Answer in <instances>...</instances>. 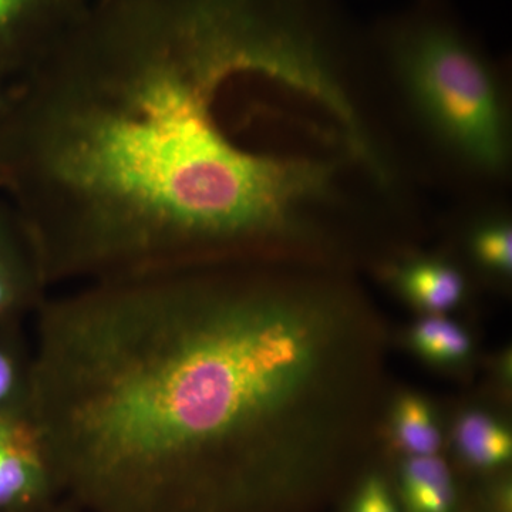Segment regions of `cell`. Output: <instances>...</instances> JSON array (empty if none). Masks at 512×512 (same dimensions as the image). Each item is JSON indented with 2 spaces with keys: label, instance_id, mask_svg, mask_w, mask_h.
I'll return each instance as SVG.
<instances>
[{
  "label": "cell",
  "instance_id": "8",
  "mask_svg": "<svg viewBox=\"0 0 512 512\" xmlns=\"http://www.w3.org/2000/svg\"><path fill=\"white\" fill-rule=\"evenodd\" d=\"M404 512H454L457 493L446 461L433 456H409L399 473Z\"/></svg>",
  "mask_w": 512,
  "mask_h": 512
},
{
  "label": "cell",
  "instance_id": "6",
  "mask_svg": "<svg viewBox=\"0 0 512 512\" xmlns=\"http://www.w3.org/2000/svg\"><path fill=\"white\" fill-rule=\"evenodd\" d=\"M49 288L25 222L0 198V325L35 315Z\"/></svg>",
  "mask_w": 512,
  "mask_h": 512
},
{
  "label": "cell",
  "instance_id": "2",
  "mask_svg": "<svg viewBox=\"0 0 512 512\" xmlns=\"http://www.w3.org/2000/svg\"><path fill=\"white\" fill-rule=\"evenodd\" d=\"M274 262L80 285L35 315L30 416L87 512H272L348 433L359 309Z\"/></svg>",
  "mask_w": 512,
  "mask_h": 512
},
{
  "label": "cell",
  "instance_id": "4",
  "mask_svg": "<svg viewBox=\"0 0 512 512\" xmlns=\"http://www.w3.org/2000/svg\"><path fill=\"white\" fill-rule=\"evenodd\" d=\"M90 0H0V82L15 84L82 16Z\"/></svg>",
  "mask_w": 512,
  "mask_h": 512
},
{
  "label": "cell",
  "instance_id": "10",
  "mask_svg": "<svg viewBox=\"0 0 512 512\" xmlns=\"http://www.w3.org/2000/svg\"><path fill=\"white\" fill-rule=\"evenodd\" d=\"M454 440L458 453L471 467L494 470L511 460V433L488 413H464L457 421Z\"/></svg>",
  "mask_w": 512,
  "mask_h": 512
},
{
  "label": "cell",
  "instance_id": "13",
  "mask_svg": "<svg viewBox=\"0 0 512 512\" xmlns=\"http://www.w3.org/2000/svg\"><path fill=\"white\" fill-rule=\"evenodd\" d=\"M474 261L493 274L507 276L512 268V229L505 218L480 221L470 234Z\"/></svg>",
  "mask_w": 512,
  "mask_h": 512
},
{
  "label": "cell",
  "instance_id": "3",
  "mask_svg": "<svg viewBox=\"0 0 512 512\" xmlns=\"http://www.w3.org/2000/svg\"><path fill=\"white\" fill-rule=\"evenodd\" d=\"M377 43L429 140L471 173L503 175L511 160L507 101L473 36L426 0L380 26Z\"/></svg>",
  "mask_w": 512,
  "mask_h": 512
},
{
  "label": "cell",
  "instance_id": "12",
  "mask_svg": "<svg viewBox=\"0 0 512 512\" xmlns=\"http://www.w3.org/2000/svg\"><path fill=\"white\" fill-rule=\"evenodd\" d=\"M410 342L424 359L439 365L463 362L471 350V339L466 330L441 316L420 320L410 332Z\"/></svg>",
  "mask_w": 512,
  "mask_h": 512
},
{
  "label": "cell",
  "instance_id": "14",
  "mask_svg": "<svg viewBox=\"0 0 512 512\" xmlns=\"http://www.w3.org/2000/svg\"><path fill=\"white\" fill-rule=\"evenodd\" d=\"M348 512H402L389 484L379 474H369L359 484Z\"/></svg>",
  "mask_w": 512,
  "mask_h": 512
},
{
  "label": "cell",
  "instance_id": "5",
  "mask_svg": "<svg viewBox=\"0 0 512 512\" xmlns=\"http://www.w3.org/2000/svg\"><path fill=\"white\" fill-rule=\"evenodd\" d=\"M60 494L30 413L0 416V512H40Z\"/></svg>",
  "mask_w": 512,
  "mask_h": 512
},
{
  "label": "cell",
  "instance_id": "1",
  "mask_svg": "<svg viewBox=\"0 0 512 512\" xmlns=\"http://www.w3.org/2000/svg\"><path fill=\"white\" fill-rule=\"evenodd\" d=\"M350 42L335 0H90L0 120L47 282L276 261L382 194Z\"/></svg>",
  "mask_w": 512,
  "mask_h": 512
},
{
  "label": "cell",
  "instance_id": "16",
  "mask_svg": "<svg viewBox=\"0 0 512 512\" xmlns=\"http://www.w3.org/2000/svg\"><path fill=\"white\" fill-rule=\"evenodd\" d=\"M40 512H73L72 510H66V508H55L53 504L50 507L45 508V510Z\"/></svg>",
  "mask_w": 512,
  "mask_h": 512
},
{
  "label": "cell",
  "instance_id": "7",
  "mask_svg": "<svg viewBox=\"0 0 512 512\" xmlns=\"http://www.w3.org/2000/svg\"><path fill=\"white\" fill-rule=\"evenodd\" d=\"M394 284L416 308L440 313L454 308L466 289L463 275L440 259H413L394 272Z\"/></svg>",
  "mask_w": 512,
  "mask_h": 512
},
{
  "label": "cell",
  "instance_id": "15",
  "mask_svg": "<svg viewBox=\"0 0 512 512\" xmlns=\"http://www.w3.org/2000/svg\"><path fill=\"white\" fill-rule=\"evenodd\" d=\"M12 86L13 84L0 82V120L8 110L10 97H12Z\"/></svg>",
  "mask_w": 512,
  "mask_h": 512
},
{
  "label": "cell",
  "instance_id": "9",
  "mask_svg": "<svg viewBox=\"0 0 512 512\" xmlns=\"http://www.w3.org/2000/svg\"><path fill=\"white\" fill-rule=\"evenodd\" d=\"M33 380L32 342L22 322L0 325V416L30 413Z\"/></svg>",
  "mask_w": 512,
  "mask_h": 512
},
{
  "label": "cell",
  "instance_id": "11",
  "mask_svg": "<svg viewBox=\"0 0 512 512\" xmlns=\"http://www.w3.org/2000/svg\"><path fill=\"white\" fill-rule=\"evenodd\" d=\"M393 436L407 456H433L441 446L436 416L426 400L404 394L394 404Z\"/></svg>",
  "mask_w": 512,
  "mask_h": 512
}]
</instances>
